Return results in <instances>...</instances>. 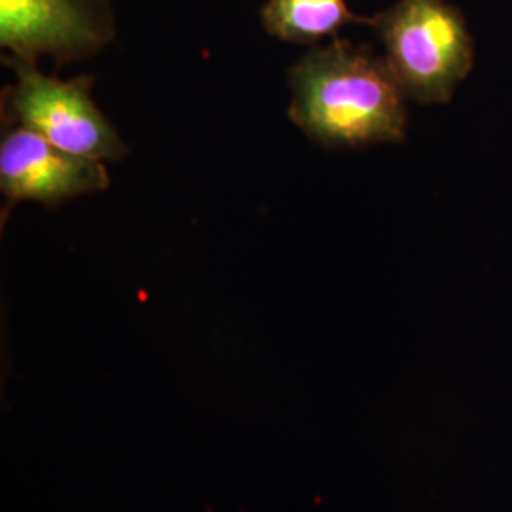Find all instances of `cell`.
<instances>
[{
    "mask_svg": "<svg viewBox=\"0 0 512 512\" xmlns=\"http://www.w3.org/2000/svg\"><path fill=\"white\" fill-rule=\"evenodd\" d=\"M110 184L103 162L55 147L31 129L2 124L0 190L8 202L59 205Z\"/></svg>",
    "mask_w": 512,
    "mask_h": 512,
    "instance_id": "cell-5",
    "label": "cell"
},
{
    "mask_svg": "<svg viewBox=\"0 0 512 512\" xmlns=\"http://www.w3.org/2000/svg\"><path fill=\"white\" fill-rule=\"evenodd\" d=\"M260 21L270 37L302 46L336 37L348 25H370V18L355 16L346 0H266Z\"/></svg>",
    "mask_w": 512,
    "mask_h": 512,
    "instance_id": "cell-6",
    "label": "cell"
},
{
    "mask_svg": "<svg viewBox=\"0 0 512 512\" xmlns=\"http://www.w3.org/2000/svg\"><path fill=\"white\" fill-rule=\"evenodd\" d=\"M289 118L323 147L403 141L408 99L385 57L344 38L313 46L289 71Z\"/></svg>",
    "mask_w": 512,
    "mask_h": 512,
    "instance_id": "cell-1",
    "label": "cell"
},
{
    "mask_svg": "<svg viewBox=\"0 0 512 512\" xmlns=\"http://www.w3.org/2000/svg\"><path fill=\"white\" fill-rule=\"evenodd\" d=\"M114 0H0V46L57 67L101 54L116 38Z\"/></svg>",
    "mask_w": 512,
    "mask_h": 512,
    "instance_id": "cell-4",
    "label": "cell"
},
{
    "mask_svg": "<svg viewBox=\"0 0 512 512\" xmlns=\"http://www.w3.org/2000/svg\"><path fill=\"white\" fill-rule=\"evenodd\" d=\"M2 63L16 74V84L0 97L2 124L31 129L65 152L99 162L128 156V145L92 99V76L61 80L14 54Z\"/></svg>",
    "mask_w": 512,
    "mask_h": 512,
    "instance_id": "cell-3",
    "label": "cell"
},
{
    "mask_svg": "<svg viewBox=\"0 0 512 512\" xmlns=\"http://www.w3.org/2000/svg\"><path fill=\"white\" fill-rule=\"evenodd\" d=\"M404 95L423 105L448 103L473 69L467 21L448 0H397L370 18Z\"/></svg>",
    "mask_w": 512,
    "mask_h": 512,
    "instance_id": "cell-2",
    "label": "cell"
}]
</instances>
